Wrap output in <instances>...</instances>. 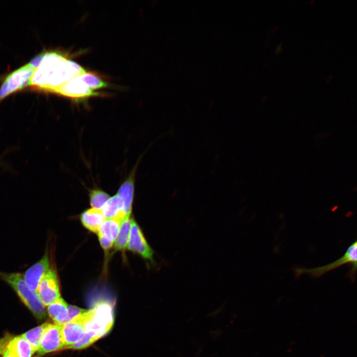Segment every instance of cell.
Returning a JSON list of instances; mask_svg holds the SVG:
<instances>
[{"label": "cell", "instance_id": "6da1fadb", "mask_svg": "<svg viewBox=\"0 0 357 357\" xmlns=\"http://www.w3.org/2000/svg\"><path fill=\"white\" fill-rule=\"evenodd\" d=\"M86 72L80 65L68 59L57 63L42 64L35 69L29 85L54 92L67 81Z\"/></svg>", "mask_w": 357, "mask_h": 357}, {"label": "cell", "instance_id": "7a4b0ae2", "mask_svg": "<svg viewBox=\"0 0 357 357\" xmlns=\"http://www.w3.org/2000/svg\"><path fill=\"white\" fill-rule=\"evenodd\" d=\"M0 279L13 290L21 301L37 318L42 319L45 317L46 313L44 305L37 293L28 288L21 273L0 271Z\"/></svg>", "mask_w": 357, "mask_h": 357}, {"label": "cell", "instance_id": "3957f363", "mask_svg": "<svg viewBox=\"0 0 357 357\" xmlns=\"http://www.w3.org/2000/svg\"><path fill=\"white\" fill-rule=\"evenodd\" d=\"M357 242L356 240L352 243L347 248L344 254L336 261L320 267L313 268H304L301 267H295L294 268L296 277H298L301 275L306 273L312 277L319 278L324 274L334 269L338 268L343 265L350 264L351 268L348 273V277L354 281L357 272Z\"/></svg>", "mask_w": 357, "mask_h": 357}, {"label": "cell", "instance_id": "277c9868", "mask_svg": "<svg viewBox=\"0 0 357 357\" xmlns=\"http://www.w3.org/2000/svg\"><path fill=\"white\" fill-rule=\"evenodd\" d=\"M35 69L27 64L8 74L0 87V101L29 85Z\"/></svg>", "mask_w": 357, "mask_h": 357}, {"label": "cell", "instance_id": "5b68a950", "mask_svg": "<svg viewBox=\"0 0 357 357\" xmlns=\"http://www.w3.org/2000/svg\"><path fill=\"white\" fill-rule=\"evenodd\" d=\"M37 294L44 306H48L60 298L59 282L55 270L50 268L41 280Z\"/></svg>", "mask_w": 357, "mask_h": 357}, {"label": "cell", "instance_id": "8992f818", "mask_svg": "<svg viewBox=\"0 0 357 357\" xmlns=\"http://www.w3.org/2000/svg\"><path fill=\"white\" fill-rule=\"evenodd\" d=\"M88 318V310L70 322L60 324L64 349L76 343L85 331Z\"/></svg>", "mask_w": 357, "mask_h": 357}, {"label": "cell", "instance_id": "52a82bcc", "mask_svg": "<svg viewBox=\"0 0 357 357\" xmlns=\"http://www.w3.org/2000/svg\"><path fill=\"white\" fill-rule=\"evenodd\" d=\"M55 93L75 100H83L100 94L90 89L79 75L65 82L57 89Z\"/></svg>", "mask_w": 357, "mask_h": 357}, {"label": "cell", "instance_id": "ba28073f", "mask_svg": "<svg viewBox=\"0 0 357 357\" xmlns=\"http://www.w3.org/2000/svg\"><path fill=\"white\" fill-rule=\"evenodd\" d=\"M64 349L60 324L49 323L42 336L37 350L39 356Z\"/></svg>", "mask_w": 357, "mask_h": 357}, {"label": "cell", "instance_id": "9c48e42d", "mask_svg": "<svg viewBox=\"0 0 357 357\" xmlns=\"http://www.w3.org/2000/svg\"><path fill=\"white\" fill-rule=\"evenodd\" d=\"M50 269L49 257L48 252H46L39 260L31 266L22 274L28 288L37 293L41 280Z\"/></svg>", "mask_w": 357, "mask_h": 357}, {"label": "cell", "instance_id": "30bf717a", "mask_svg": "<svg viewBox=\"0 0 357 357\" xmlns=\"http://www.w3.org/2000/svg\"><path fill=\"white\" fill-rule=\"evenodd\" d=\"M127 248L139 254L144 258L153 262V251L146 240L137 223L131 219Z\"/></svg>", "mask_w": 357, "mask_h": 357}, {"label": "cell", "instance_id": "8fae6325", "mask_svg": "<svg viewBox=\"0 0 357 357\" xmlns=\"http://www.w3.org/2000/svg\"><path fill=\"white\" fill-rule=\"evenodd\" d=\"M135 169L120 186L117 194L123 202V212L126 217H130L134 192Z\"/></svg>", "mask_w": 357, "mask_h": 357}, {"label": "cell", "instance_id": "7c38bea8", "mask_svg": "<svg viewBox=\"0 0 357 357\" xmlns=\"http://www.w3.org/2000/svg\"><path fill=\"white\" fill-rule=\"evenodd\" d=\"M83 225L89 231L98 234L106 220L100 210L90 208L83 212L80 216Z\"/></svg>", "mask_w": 357, "mask_h": 357}, {"label": "cell", "instance_id": "4fadbf2b", "mask_svg": "<svg viewBox=\"0 0 357 357\" xmlns=\"http://www.w3.org/2000/svg\"><path fill=\"white\" fill-rule=\"evenodd\" d=\"M105 219L116 217L125 219L123 212V202L120 197L116 194L110 197L100 209Z\"/></svg>", "mask_w": 357, "mask_h": 357}, {"label": "cell", "instance_id": "5bb4252c", "mask_svg": "<svg viewBox=\"0 0 357 357\" xmlns=\"http://www.w3.org/2000/svg\"><path fill=\"white\" fill-rule=\"evenodd\" d=\"M7 349L17 357H32L35 351L30 343L22 336L11 338Z\"/></svg>", "mask_w": 357, "mask_h": 357}, {"label": "cell", "instance_id": "9a60e30c", "mask_svg": "<svg viewBox=\"0 0 357 357\" xmlns=\"http://www.w3.org/2000/svg\"><path fill=\"white\" fill-rule=\"evenodd\" d=\"M68 304L64 300L60 298L47 307L49 316L55 323L62 324L65 322L68 313Z\"/></svg>", "mask_w": 357, "mask_h": 357}, {"label": "cell", "instance_id": "2e32d148", "mask_svg": "<svg viewBox=\"0 0 357 357\" xmlns=\"http://www.w3.org/2000/svg\"><path fill=\"white\" fill-rule=\"evenodd\" d=\"M123 220L124 219L119 217L106 219L101 225L97 234L98 235L101 236L114 242Z\"/></svg>", "mask_w": 357, "mask_h": 357}, {"label": "cell", "instance_id": "e0dca14e", "mask_svg": "<svg viewBox=\"0 0 357 357\" xmlns=\"http://www.w3.org/2000/svg\"><path fill=\"white\" fill-rule=\"evenodd\" d=\"M131 219L130 217L125 218L122 222L116 240L114 247L117 250H124L127 247Z\"/></svg>", "mask_w": 357, "mask_h": 357}, {"label": "cell", "instance_id": "ac0fdd59", "mask_svg": "<svg viewBox=\"0 0 357 357\" xmlns=\"http://www.w3.org/2000/svg\"><path fill=\"white\" fill-rule=\"evenodd\" d=\"M49 323H45L31 329L21 335L32 346L35 351H37L44 332Z\"/></svg>", "mask_w": 357, "mask_h": 357}, {"label": "cell", "instance_id": "d6986e66", "mask_svg": "<svg viewBox=\"0 0 357 357\" xmlns=\"http://www.w3.org/2000/svg\"><path fill=\"white\" fill-rule=\"evenodd\" d=\"M101 337L92 331H85L80 339L66 349L81 350L85 349L99 340Z\"/></svg>", "mask_w": 357, "mask_h": 357}, {"label": "cell", "instance_id": "ffe728a7", "mask_svg": "<svg viewBox=\"0 0 357 357\" xmlns=\"http://www.w3.org/2000/svg\"><path fill=\"white\" fill-rule=\"evenodd\" d=\"M81 80L91 90H94L107 87L109 84L99 75L92 72H87L79 75Z\"/></svg>", "mask_w": 357, "mask_h": 357}, {"label": "cell", "instance_id": "44dd1931", "mask_svg": "<svg viewBox=\"0 0 357 357\" xmlns=\"http://www.w3.org/2000/svg\"><path fill=\"white\" fill-rule=\"evenodd\" d=\"M90 203L93 208L100 210L110 198V196L104 190L94 188L89 191Z\"/></svg>", "mask_w": 357, "mask_h": 357}, {"label": "cell", "instance_id": "7402d4cb", "mask_svg": "<svg viewBox=\"0 0 357 357\" xmlns=\"http://www.w3.org/2000/svg\"><path fill=\"white\" fill-rule=\"evenodd\" d=\"M67 309V316L64 323L71 321L73 319L79 316L86 310L85 309H83L72 305H68Z\"/></svg>", "mask_w": 357, "mask_h": 357}, {"label": "cell", "instance_id": "603a6c76", "mask_svg": "<svg viewBox=\"0 0 357 357\" xmlns=\"http://www.w3.org/2000/svg\"><path fill=\"white\" fill-rule=\"evenodd\" d=\"M11 338L8 335L0 339V355H2L7 349L8 343Z\"/></svg>", "mask_w": 357, "mask_h": 357}, {"label": "cell", "instance_id": "cb8c5ba5", "mask_svg": "<svg viewBox=\"0 0 357 357\" xmlns=\"http://www.w3.org/2000/svg\"><path fill=\"white\" fill-rule=\"evenodd\" d=\"M98 236L100 244L104 250H108L113 246L114 242L101 236Z\"/></svg>", "mask_w": 357, "mask_h": 357}, {"label": "cell", "instance_id": "d4e9b609", "mask_svg": "<svg viewBox=\"0 0 357 357\" xmlns=\"http://www.w3.org/2000/svg\"><path fill=\"white\" fill-rule=\"evenodd\" d=\"M2 355L3 357H17L8 349L5 351Z\"/></svg>", "mask_w": 357, "mask_h": 357}]
</instances>
